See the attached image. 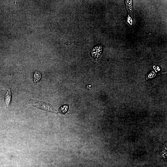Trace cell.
<instances>
[{
	"label": "cell",
	"instance_id": "6da1fadb",
	"mask_svg": "<svg viewBox=\"0 0 167 167\" xmlns=\"http://www.w3.org/2000/svg\"><path fill=\"white\" fill-rule=\"evenodd\" d=\"M28 104L29 105L39 109L56 114L58 113L56 109L49 103L30 98L29 100Z\"/></svg>",
	"mask_w": 167,
	"mask_h": 167
},
{
	"label": "cell",
	"instance_id": "7a4b0ae2",
	"mask_svg": "<svg viewBox=\"0 0 167 167\" xmlns=\"http://www.w3.org/2000/svg\"><path fill=\"white\" fill-rule=\"evenodd\" d=\"M11 99V89L10 87L8 86V89L4 96V100L6 109H8V108Z\"/></svg>",
	"mask_w": 167,
	"mask_h": 167
},
{
	"label": "cell",
	"instance_id": "3957f363",
	"mask_svg": "<svg viewBox=\"0 0 167 167\" xmlns=\"http://www.w3.org/2000/svg\"><path fill=\"white\" fill-rule=\"evenodd\" d=\"M41 72L39 71L36 70L34 72L33 79L34 85L36 86L40 80L41 77Z\"/></svg>",
	"mask_w": 167,
	"mask_h": 167
},
{
	"label": "cell",
	"instance_id": "277c9868",
	"mask_svg": "<svg viewBox=\"0 0 167 167\" xmlns=\"http://www.w3.org/2000/svg\"><path fill=\"white\" fill-rule=\"evenodd\" d=\"M69 107V105H63L59 107L58 109V112L62 115H65L67 112Z\"/></svg>",
	"mask_w": 167,
	"mask_h": 167
},
{
	"label": "cell",
	"instance_id": "5b68a950",
	"mask_svg": "<svg viewBox=\"0 0 167 167\" xmlns=\"http://www.w3.org/2000/svg\"><path fill=\"white\" fill-rule=\"evenodd\" d=\"M126 8L129 14L132 15V6L131 0H127L126 2Z\"/></svg>",
	"mask_w": 167,
	"mask_h": 167
},
{
	"label": "cell",
	"instance_id": "8992f818",
	"mask_svg": "<svg viewBox=\"0 0 167 167\" xmlns=\"http://www.w3.org/2000/svg\"><path fill=\"white\" fill-rule=\"evenodd\" d=\"M127 21L130 24H132V20L131 18L129 16H128L127 18Z\"/></svg>",
	"mask_w": 167,
	"mask_h": 167
}]
</instances>
